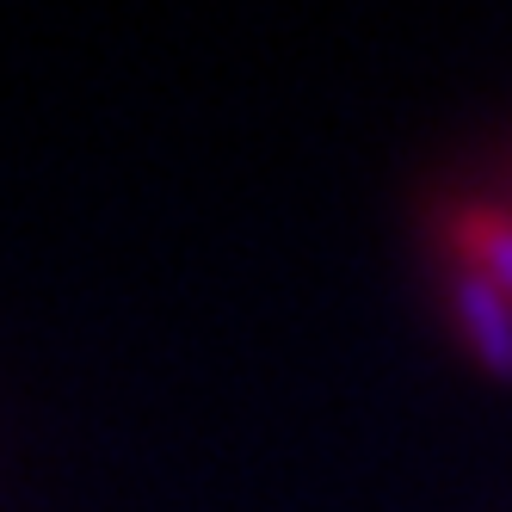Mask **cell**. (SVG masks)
Wrapping results in <instances>:
<instances>
[{
	"mask_svg": "<svg viewBox=\"0 0 512 512\" xmlns=\"http://www.w3.org/2000/svg\"><path fill=\"white\" fill-rule=\"evenodd\" d=\"M451 297H457V321H463L475 358H482L494 377H512V297H506L494 278H482L475 266L457 272Z\"/></svg>",
	"mask_w": 512,
	"mask_h": 512,
	"instance_id": "cell-1",
	"label": "cell"
},
{
	"mask_svg": "<svg viewBox=\"0 0 512 512\" xmlns=\"http://www.w3.org/2000/svg\"><path fill=\"white\" fill-rule=\"evenodd\" d=\"M469 241H475V272L494 278L512 297V223H500V216H475Z\"/></svg>",
	"mask_w": 512,
	"mask_h": 512,
	"instance_id": "cell-2",
	"label": "cell"
}]
</instances>
